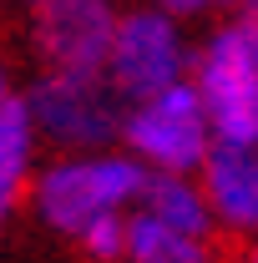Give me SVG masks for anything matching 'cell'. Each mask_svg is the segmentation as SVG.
Instances as JSON below:
<instances>
[{"instance_id": "6da1fadb", "label": "cell", "mask_w": 258, "mask_h": 263, "mask_svg": "<svg viewBox=\"0 0 258 263\" xmlns=\"http://www.w3.org/2000/svg\"><path fill=\"white\" fill-rule=\"evenodd\" d=\"M152 167L132 152H86V157H61L35 177V213L46 228L76 233L101 213H127L142 202Z\"/></svg>"}, {"instance_id": "7a4b0ae2", "label": "cell", "mask_w": 258, "mask_h": 263, "mask_svg": "<svg viewBox=\"0 0 258 263\" xmlns=\"http://www.w3.org/2000/svg\"><path fill=\"white\" fill-rule=\"evenodd\" d=\"M193 86L218 142L258 147V21L238 15L193 51Z\"/></svg>"}, {"instance_id": "3957f363", "label": "cell", "mask_w": 258, "mask_h": 263, "mask_svg": "<svg viewBox=\"0 0 258 263\" xmlns=\"http://www.w3.org/2000/svg\"><path fill=\"white\" fill-rule=\"evenodd\" d=\"M213 142H218V132H213V117L197 97L193 76L142 101H127L122 147L132 157H142L152 172H197L208 162Z\"/></svg>"}, {"instance_id": "277c9868", "label": "cell", "mask_w": 258, "mask_h": 263, "mask_svg": "<svg viewBox=\"0 0 258 263\" xmlns=\"http://www.w3.org/2000/svg\"><path fill=\"white\" fill-rule=\"evenodd\" d=\"M188 76H193V46L177 26V15L167 5L127 10L112 41V61H106V81L122 91V101H142Z\"/></svg>"}, {"instance_id": "5b68a950", "label": "cell", "mask_w": 258, "mask_h": 263, "mask_svg": "<svg viewBox=\"0 0 258 263\" xmlns=\"http://www.w3.org/2000/svg\"><path fill=\"white\" fill-rule=\"evenodd\" d=\"M35 132L56 147H106L122 137L127 101L106 76H76V71H46L31 97Z\"/></svg>"}, {"instance_id": "8992f818", "label": "cell", "mask_w": 258, "mask_h": 263, "mask_svg": "<svg viewBox=\"0 0 258 263\" xmlns=\"http://www.w3.org/2000/svg\"><path fill=\"white\" fill-rule=\"evenodd\" d=\"M117 26H122V10L112 0H35L31 35L51 71L106 76Z\"/></svg>"}, {"instance_id": "52a82bcc", "label": "cell", "mask_w": 258, "mask_h": 263, "mask_svg": "<svg viewBox=\"0 0 258 263\" xmlns=\"http://www.w3.org/2000/svg\"><path fill=\"white\" fill-rule=\"evenodd\" d=\"M213 218L228 233H258V147L248 142H213L208 162L197 167Z\"/></svg>"}, {"instance_id": "ba28073f", "label": "cell", "mask_w": 258, "mask_h": 263, "mask_svg": "<svg viewBox=\"0 0 258 263\" xmlns=\"http://www.w3.org/2000/svg\"><path fill=\"white\" fill-rule=\"evenodd\" d=\"M137 208L162 218V223H172V228H182V233H193V238H208L218 228L213 202L202 193V177H193V172H152Z\"/></svg>"}, {"instance_id": "9c48e42d", "label": "cell", "mask_w": 258, "mask_h": 263, "mask_svg": "<svg viewBox=\"0 0 258 263\" xmlns=\"http://www.w3.org/2000/svg\"><path fill=\"white\" fill-rule=\"evenodd\" d=\"M35 117L26 97H5L0 101V223L10 218L15 197L31 177V152H35Z\"/></svg>"}, {"instance_id": "30bf717a", "label": "cell", "mask_w": 258, "mask_h": 263, "mask_svg": "<svg viewBox=\"0 0 258 263\" xmlns=\"http://www.w3.org/2000/svg\"><path fill=\"white\" fill-rule=\"evenodd\" d=\"M127 258L132 263H213V253H208V238H193V233L137 208L127 218Z\"/></svg>"}, {"instance_id": "8fae6325", "label": "cell", "mask_w": 258, "mask_h": 263, "mask_svg": "<svg viewBox=\"0 0 258 263\" xmlns=\"http://www.w3.org/2000/svg\"><path fill=\"white\" fill-rule=\"evenodd\" d=\"M81 253L91 263H127V213H101L76 233Z\"/></svg>"}, {"instance_id": "7c38bea8", "label": "cell", "mask_w": 258, "mask_h": 263, "mask_svg": "<svg viewBox=\"0 0 258 263\" xmlns=\"http://www.w3.org/2000/svg\"><path fill=\"white\" fill-rule=\"evenodd\" d=\"M172 15H208V10H223V5H238V0H157Z\"/></svg>"}, {"instance_id": "4fadbf2b", "label": "cell", "mask_w": 258, "mask_h": 263, "mask_svg": "<svg viewBox=\"0 0 258 263\" xmlns=\"http://www.w3.org/2000/svg\"><path fill=\"white\" fill-rule=\"evenodd\" d=\"M238 5H243V15H253V21H258V0H238Z\"/></svg>"}, {"instance_id": "5bb4252c", "label": "cell", "mask_w": 258, "mask_h": 263, "mask_svg": "<svg viewBox=\"0 0 258 263\" xmlns=\"http://www.w3.org/2000/svg\"><path fill=\"white\" fill-rule=\"evenodd\" d=\"M10 97V81H5V71H0V101Z\"/></svg>"}, {"instance_id": "9a60e30c", "label": "cell", "mask_w": 258, "mask_h": 263, "mask_svg": "<svg viewBox=\"0 0 258 263\" xmlns=\"http://www.w3.org/2000/svg\"><path fill=\"white\" fill-rule=\"evenodd\" d=\"M248 263H258V243H253V258H248Z\"/></svg>"}, {"instance_id": "2e32d148", "label": "cell", "mask_w": 258, "mask_h": 263, "mask_svg": "<svg viewBox=\"0 0 258 263\" xmlns=\"http://www.w3.org/2000/svg\"><path fill=\"white\" fill-rule=\"evenodd\" d=\"M31 5H35V0H31Z\"/></svg>"}, {"instance_id": "e0dca14e", "label": "cell", "mask_w": 258, "mask_h": 263, "mask_svg": "<svg viewBox=\"0 0 258 263\" xmlns=\"http://www.w3.org/2000/svg\"><path fill=\"white\" fill-rule=\"evenodd\" d=\"M127 263H132V258H127Z\"/></svg>"}]
</instances>
